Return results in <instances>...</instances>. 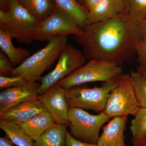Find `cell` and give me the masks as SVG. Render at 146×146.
<instances>
[{"label": "cell", "instance_id": "6da1fadb", "mask_svg": "<svg viewBox=\"0 0 146 146\" xmlns=\"http://www.w3.org/2000/svg\"><path fill=\"white\" fill-rule=\"evenodd\" d=\"M137 25L124 13L107 21L89 24L74 36L86 59L117 63L132 62L138 42Z\"/></svg>", "mask_w": 146, "mask_h": 146}, {"label": "cell", "instance_id": "9c48e42d", "mask_svg": "<svg viewBox=\"0 0 146 146\" xmlns=\"http://www.w3.org/2000/svg\"><path fill=\"white\" fill-rule=\"evenodd\" d=\"M58 59L53 70L41 78L39 95L81 68L86 59L83 52L67 43Z\"/></svg>", "mask_w": 146, "mask_h": 146}, {"label": "cell", "instance_id": "3957f363", "mask_svg": "<svg viewBox=\"0 0 146 146\" xmlns=\"http://www.w3.org/2000/svg\"><path fill=\"white\" fill-rule=\"evenodd\" d=\"M39 23L18 0H12L8 11L0 10V28L19 43L28 44L34 41Z\"/></svg>", "mask_w": 146, "mask_h": 146}, {"label": "cell", "instance_id": "4316f807", "mask_svg": "<svg viewBox=\"0 0 146 146\" xmlns=\"http://www.w3.org/2000/svg\"><path fill=\"white\" fill-rule=\"evenodd\" d=\"M65 146H98L96 144H89L76 139L67 130L66 135Z\"/></svg>", "mask_w": 146, "mask_h": 146}, {"label": "cell", "instance_id": "ba28073f", "mask_svg": "<svg viewBox=\"0 0 146 146\" xmlns=\"http://www.w3.org/2000/svg\"><path fill=\"white\" fill-rule=\"evenodd\" d=\"M82 29L74 18L67 12L56 7L50 16L39 23L34 41L48 42L54 37L69 35L78 36Z\"/></svg>", "mask_w": 146, "mask_h": 146}, {"label": "cell", "instance_id": "d4e9b609", "mask_svg": "<svg viewBox=\"0 0 146 146\" xmlns=\"http://www.w3.org/2000/svg\"><path fill=\"white\" fill-rule=\"evenodd\" d=\"M13 65L9 58L3 52L0 51V75L9 76L11 75L13 69Z\"/></svg>", "mask_w": 146, "mask_h": 146}, {"label": "cell", "instance_id": "8fae6325", "mask_svg": "<svg viewBox=\"0 0 146 146\" xmlns=\"http://www.w3.org/2000/svg\"><path fill=\"white\" fill-rule=\"evenodd\" d=\"M40 83L28 82L27 85L4 89L0 92V116L8 110L29 100L37 98Z\"/></svg>", "mask_w": 146, "mask_h": 146}, {"label": "cell", "instance_id": "1f68e13d", "mask_svg": "<svg viewBox=\"0 0 146 146\" xmlns=\"http://www.w3.org/2000/svg\"><path fill=\"white\" fill-rule=\"evenodd\" d=\"M133 146H146V134L141 140L133 143Z\"/></svg>", "mask_w": 146, "mask_h": 146}, {"label": "cell", "instance_id": "7402d4cb", "mask_svg": "<svg viewBox=\"0 0 146 146\" xmlns=\"http://www.w3.org/2000/svg\"><path fill=\"white\" fill-rule=\"evenodd\" d=\"M131 122L132 143L142 139L146 134V108L141 107Z\"/></svg>", "mask_w": 146, "mask_h": 146}, {"label": "cell", "instance_id": "ac0fdd59", "mask_svg": "<svg viewBox=\"0 0 146 146\" xmlns=\"http://www.w3.org/2000/svg\"><path fill=\"white\" fill-rule=\"evenodd\" d=\"M39 23L50 16L56 8L54 0H18Z\"/></svg>", "mask_w": 146, "mask_h": 146}, {"label": "cell", "instance_id": "9a60e30c", "mask_svg": "<svg viewBox=\"0 0 146 146\" xmlns=\"http://www.w3.org/2000/svg\"><path fill=\"white\" fill-rule=\"evenodd\" d=\"M55 123L49 112L46 111L36 115L26 122L18 125L24 133L35 141Z\"/></svg>", "mask_w": 146, "mask_h": 146}, {"label": "cell", "instance_id": "4fadbf2b", "mask_svg": "<svg viewBox=\"0 0 146 146\" xmlns=\"http://www.w3.org/2000/svg\"><path fill=\"white\" fill-rule=\"evenodd\" d=\"M127 117L112 118L103 127V132L97 144L98 146H126L125 143V131Z\"/></svg>", "mask_w": 146, "mask_h": 146}, {"label": "cell", "instance_id": "e0dca14e", "mask_svg": "<svg viewBox=\"0 0 146 146\" xmlns=\"http://www.w3.org/2000/svg\"><path fill=\"white\" fill-rule=\"evenodd\" d=\"M68 126L55 123L34 141L33 146H65Z\"/></svg>", "mask_w": 146, "mask_h": 146}, {"label": "cell", "instance_id": "cb8c5ba5", "mask_svg": "<svg viewBox=\"0 0 146 146\" xmlns=\"http://www.w3.org/2000/svg\"><path fill=\"white\" fill-rule=\"evenodd\" d=\"M28 82L22 76H0V89L15 88L27 85Z\"/></svg>", "mask_w": 146, "mask_h": 146}, {"label": "cell", "instance_id": "4dcf8cb0", "mask_svg": "<svg viewBox=\"0 0 146 146\" xmlns=\"http://www.w3.org/2000/svg\"><path fill=\"white\" fill-rule=\"evenodd\" d=\"M0 146H13V143L10 139L5 136L0 138Z\"/></svg>", "mask_w": 146, "mask_h": 146}, {"label": "cell", "instance_id": "ffe728a7", "mask_svg": "<svg viewBox=\"0 0 146 146\" xmlns=\"http://www.w3.org/2000/svg\"><path fill=\"white\" fill-rule=\"evenodd\" d=\"M0 128L16 146H33L34 140L24 133L17 124L0 119Z\"/></svg>", "mask_w": 146, "mask_h": 146}, {"label": "cell", "instance_id": "5b68a950", "mask_svg": "<svg viewBox=\"0 0 146 146\" xmlns=\"http://www.w3.org/2000/svg\"><path fill=\"white\" fill-rule=\"evenodd\" d=\"M120 76L104 82L100 87L78 86L67 89L66 98L69 108L92 110L98 113L103 112L109 94L117 86Z\"/></svg>", "mask_w": 146, "mask_h": 146}, {"label": "cell", "instance_id": "5bb4252c", "mask_svg": "<svg viewBox=\"0 0 146 146\" xmlns=\"http://www.w3.org/2000/svg\"><path fill=\"white\" fill-rule=\"evenodd\" d=\"M124 0H103L88 11V25L107 21L124 12Z\"/></svg>", "mask_w": 146, "mask_h": 146}, {"label": "cell", "instance_id": "f1b7e54d", "mask_svg": "<svg viewBox=\"0 0 146 146\" xmlns=\"http://www.w3.org/2000/svg\"><path fill=\"white\" fill-rule=\"evenodd\" d=\"M137 30L138 41L146 39V19L137 24Z\"/></svg>", "mask_w": 146, "mask_h": 146}, {"label": "cell", "instance_id": "52a82bcc", "mask_svg": "<svg viewBox=\"0 0 146 146\" xmlns=\"http://www.w3.org/2000/svg\"><path fill=\"white\" fill-rule=\"evenodd\" d=\"M70 133L76 139L89 144H96L101 129L110 118L103 112L93 115L79 108H69Z\"/></svg>", "mask_w": 146, "mask_h": 146}, {"label": "cell", "instance_id": "f546056e", "mask_svg": "<svg viewBox=\"0 0 146 146\" xmlns=\"http://www.w3.org/2000/svg\"><path fill=\"white\" fill-rule=\"evenodd\" d=\"M12 0H0V10L8 11Z\"/></svg>", "mask_w": 146, "mask_h": 146}, {"label": "cell", "instance_id": "603a6c76", "mask_svg": "<svg viewBox=\"0 0 146 146\" xmlns=\"http://www.w3.org/2000/svg\"><path fill=\"white\" fill-rule=\"evenodd\" d=\"M133 89L141 107L146 108V78L140 71L130 74Z\"/></svg>", "mask_w": 146, "mask_h": 146}, {"label": "cell", "instance_id": "d6986e66", "mask_svg": "<svg viewBox=\"0 0 146 146\" xmlns=\"http://www.w3.org/2000/svg\"><path fill=\"white\" fill-rule=\"evenodd\" d=\"M57 7L67 12L82 29L88 25V11L77 0H54Z\"/></svg>", "mask_w": 146, "mask_h": 146}, {"label": "cell", "instance_id": "83f0119b", "mask_svg": "<svg viewBox=\"0 0 146 146\" xmlns=\"http://www.w3.org/2000/svg\"><path fill=\"white\" fill-rule=\"evenodd\" d=\"M88 11L96 7L103 0H77Z\"/></svg>", "mask_w": 146, "mask_h": 146}, {"label": "cell", "instance_id": "277c9868", "mask_svg": "<svg viewBox=\"0 0 146 146\" xmlns=\"http://www.w3.org/2000/svg\"><path fill=\"white\" fill-rule=\"evenodd\" d=\"M123 74L122 66L111 61L91 59L58 83L68 89L88 82H106Z\"/></svg>", "mask_w": 146, "mask_h": 146}, {"label": "cell", "instance_id": "7a4b0ae2", "mask_svg": "<svg viewBox=\"0 0 146 146\" xmlns=\"http://www.w3.org/2000/svg\"><path fill=\"white\" fill-rule=\"evenodd\" d=\"M67 43V36H59L52 38L44 48L14 68L11 76H22L28 82L40 81L43 73L59 58Z\"/></svg>", "mask_w": 146, "mask_h": 146}, {"label": "cell", "instance_id": "2e32d148", "mask_svg": "<svg viewBox=\"0 0 146 146\" xmlns=\"http://www.w3.org/2000/svg\"><path fill=\"white\" fill-rule=\"evenodd\" d=\"M13 37L5 31L0 28V48L1 50L9 58L13 68L21 65L30 56V52L27 49L14 46L12 42Z\"/></svg>", "mask_w": 146, "mask_h": 146}, {"label": "cell", "instance_id": "7c38bea8", "mask_svg": "<svg viewBox=\"0 0 146 146\" xmlns=\"http://www.w3.org/2000/svg\"><path fill=\"white\" fill-rule=\"evenodd\" d=\"M48 110L44 104L38 99H34L23 102L8 110L0 116V119L20 124Z\"/></svg>", "mask_w": 146, "mask_h": 146}, {"label": "cell", "instance_id": "44dd1931", "mask_svg": "<svg viewBox=\"0 0 146 146\" xmlns=\"http://www.w3.org/2000/svg\"><path fill=\"white\" fill-rule=\"evenodd\" d=\"M124 13L136 24L146 19V0H124Z\"/></svg>", "mask_w": 146, "mask_h": 146}, {"label": "cell", "instance_id": "30bf717a", "mask_svg": "<svg viewBox=\"0 0 146 146\" xmlns=\"http://www.w3.org/2000/svg\"><path fill=\"white\" fill-rule=\"evenodd\" d=\"M66 89L57 83L39 95L37 99L46 106L55 122L69 126V107L66 100Z\"/></svg>", "mask_w": 146, "mask_h": 146}, {"label": "cell", "instance_id": "484cf974", "mask_svg": "<svg viewBox=\"0 0 146 146\" xmlns=\"http://www.w3.org/2000/svg\"><path fill=\"white\" fill-rule=\"evenodd\" d=\"M136 55L140 68H146V39L138 41L136 47Z\"/></svg>", "mask_w": 146, "mask_h": 146}, {"label": "cell", "instance_id": "d6a6232c", "mask_svg": "<svg viewBox=\"0 0 146 146\" xmlns=\"http://www.w3.org/2000/svg\"><path fill=\"white\" fill-rule=\"evenodd\" d=\"M137 70L142 73L146 78V68H140L138 67Z\"/></svg>", "mask_w": 146, "mask_h": 146}, {"label": "cell", "instance_id": "8992f818", "mask_svg": "<svg viewBox=\"0 0 146 146\" xmlns=\"http://www.w3.org/2000/svg\"><path fill=\"white\" fill-rule=\"evenodd\" d=\"M133 89L130 74H123L109 94L103 112L110 118L135 116L141 108Z\"/></svg>", "mask_w": 146, "mask_h": 146}]
</instances>
